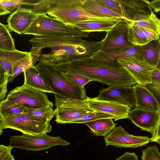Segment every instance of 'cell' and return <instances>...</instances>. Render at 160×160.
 <instances>
[{"instance_id":"6da1fadb","label":"cell","mask_w":160,"mask_h":160,"mask_svg":"<svg viewBox=\"0 0 160 160\" xmlns=\"http://www.w3.org/2000/svg\"><path fill=\"white\" fill-rule=\"evenodd\" d=\"M52 64L61 72L79 73L88 77L93 81L110 87L133 86L136 84L133 78L124 68L107 65L95 61L90 57Z\"/></svg>"},{"instance_id":"7a4b0ae2","label":"cell","mask_w":160,"mask_h":160,"mask_svg":"<svg viewBox=\"0 0 160 160\" xmlns=\"http://www.w3.org/2000/svg\"><path fill=\"white\" fill-rule=\"evenodd\" d=\"M85 0H37L32 8L38 15L48 14L63 23L74 27L75 25L85 21L111 20L118 18L93 15L83 8ZM121 19V18H120Z\"/></svg>"},{"instance_id":"3957f363","label":"cell","mask_w":160,"mask_h":160,"mask_svg":"<svg viewBox=\"0 0 160 160\" xmlns=\"http://www.w3.org/2000/svg\"><path fill=\"white\" fill-rule=\"evenodd\" d=\"M35 67L51 87L54 94L80 100H85L88 97L84 88H80L71 82L50 62L41 58Z\"/></svg>"},{"instance_id":"277c9868","label":"cell","mask_w":160,"mask_h":160,"mask_svg":"<svg viewBox=\"0 0 160 160\" xmlns=\"http://www.w3.org/2000/svg\"><path fill=\"white\" fill-rule=\"evenodd\" d=\"M38 15L24 34L48 38L89 37L88 33L82 32L75 27L67 25L46 14Z\"/></svg>"},{"instance_id":"5b68a950","label":"cell","mask_w":160,"mask_h":160,"mask_svg":"<svg viewBox=\"0 0 160 160\" xmlns=\"http://www.w3.org/2000/svg\"><path fill=\"white\" fill-rule=\"evenodd\" d=\"M102 40L98 42L82 38L74 43L52 48L48 54L41 55V58L52 64L62 63L73 59L91 57L100 49Z\"/></svg>"},{"instance_id":"8992f818","label":"cell","mask_w":160,"mask_h":160,"mask_svg":"<svg viewBox=\"0 0 160 160\" xmlns=\"http://www.w3.org/2000/svg\"><path fill=\"white\" fill-rule=\"evenodd\" d=\"M50 122H46L28 112L0 115V135L3 130L10 128L32 135L46 134L51 131Z\"/></svg>"},{"instance_id":"52a82bcc","label":"cell","mask_w":160,"mask_h":160,"mask_svg":"<svg viewBox=\"0 0 160 160\" xmlns=\"http://www.w3.org/2000/svg\"><path fill=\"white\" fill-rule=\"evenodd\" d=\"M55 121L61 124L74 123L83 115L95 112L86 99L67 98L54 94Z\"/></svg>"},{"instance_id":"ba28073f","label":"cell","mask_w":160,"mask_h":160,"mask_svg":"<svg viewBox=\"0 0 160 160\" xmlns=\"http://www.w3.org/2000/svg\"><path fill=\"white\" fill-rule=\"evenodd\" d=\"M70 143L61 137H52L46 134L32 135L23 133L21 135L11 136L9 145L21 150L32 151L47 150L53 146H65Z\"/></svg>"},{"instance_id":"9c48e42d","label":"cell","mask_w":160,"mask_h":160,"mask_svg":"<svg viewBox=\"0 0 160 160\" xmlns=\"http://www.w3.org/2000/svg\"><path fill=\"white\" fill-rule=\"evenodd\" d=\"M6 99L32 108L53 107L45 92L29 87L24 84L9 92Z\"/></svg>"},{"instance_id":"30bf717a","label":"cell","mask_w":160,"mask_h":160,"mask_svg":"<svg viewBox=\"0 0 160 160\" xmlns=\"http://www.w3.org/2000/svg\"><path fill=\"white\" fill-rule=\"evenodd\" d=\"M128 39V25L123 20L107 32L99 51L110 52L133 46Z\"/></svg>"},{"instance_id":"8fae6325","label":"cell","mask_w":160,"mask_h":160,"mask_svg":"<svg viewBox=\"0 0 160 160\" xmlns=\"http://www.w3.org/2000/svg\"><path fill=\"white\" fill-rule=\"evenodd\" d=\"M150 139L147 136L130 134L121 126L115 127L104 138L107 146L132 148L146 145L150 142Z\"/></svg>"},{"instance_id":"7c38bea8","label":"cell","mask_w":160,"mask_h":160,"mask_svg":"<svg viewBox=\"0 0 160 160\" xmlns=\"http://www.w3.org/2000/svg\"><path fill=\"white\" fill-rule=\"evenodd\" d=\"M90 57L97 62L117 68H121L117 60L119 58L144 61L142 46L137 45H133L127 48L110 52H102L98 51Z\"/></svg>"},{"instance_id":"4fadbf2b","label":"cell","mask_w":160,"mask_h":160,"mask_svg":"<svg viewBox=\"0 0 160 160\" xmlns=\"http://www.w3.org/2000/svg\"><path fill=\"white\" fill-rule=\"evenodd\" d=\"M117 60L120 67L125 69L136 83L146 86L152 82V73L155 67L145 61L126 58H119Z\"/></svg>"},{"instance_id":"5bb4252c","label":"cell","mask_w":160,"mask_h":160,"mask_svg":"<svg viewBox=\"0 0 160 160\" xmlns=\"http://www.w3.org/2000/svg\"><path fill=\"white\" fill-rule=\"evenodd\" d=\"M97 99L117 102L136 108L134 89L133 86L110 87L99 91Z\"/></svg>"},{"instance_id":"9a60e30c","label":"cell","mask_w":160,"mask_h":160,"mask_svg":"<svg viewBox=\"0 0 160 160\" xmlns=\"http://www.w3.org/2000/svg\"><path fill=\"white\" fill-rule=\"evenodd\" d=\"M38 15L32 8L19 7L8 16L7 26L10 31L24 34Z\"/></svg>"},{"instance_id":"2e32d148","label":"cell","mask_w":160,"mask_h":160,"mask_svg":"<svg viewBox=\"0 0 160 160\" xmlns=\"http://www.w3.org/2000/svg\"><path fill=\"white\" fill-rule=\"evenodd\" d=\"M89 108L95 112L107 113L114 117V121L128 118L131 108L117 102L99 100L88 97L86 99Z\"/></svg>"},{"instance_id":"e0dca14e","label":"cell","mask_w":160,"mask_h":160,"mask_svg":"<svg viewBox=\"0 0 160 160\" xmlns=\"http://www.w3.org/2000/svg\"><path fill=\"white\" fill-rule=\"evenodd\" d=\"M120 4L123 20L132 21L150 15L152 9L148 0H117Z\"/></svg>"},{"instance_id":"ac0fdd59","label":"cell","mask_w":160,"mask_h":160,"mask_svg":"<svg viewBox=\"0 0 160 160\" xmlns=\"http://www.w3.org/2000/svg\"><path fill=\"white\" fill-rule=\"evenodd\" d=\"M158 112L154 111L131 109L128 118L142 131L153 133L156 124Z\"/></svg>"},{"instance_id":"d6986e66","label":"cell","mask_w":160,"mask_h":160,"mask_svg":"<svg viewBox=\"0 0 160 160\" xmlns=\"http://www.w3.org/2000/svg\"><path fill=\"white\" fill-rule=\"evenodd\" d=\"M133 87L136 108L159 111L160 105L152 93L145 86L136 83Z\"/></svg>"},{"instance_id":"ffe728a7","label":"cell","mask_w":160,"mask_h":160,"mask_svg":"<svg viewBox=\"0 0 160 160\" xmlns=\"http://www.w3.org/2000/svg\"><path fill=\"white\" fill-rule=\"evenodd\" d=\"M29 53L18 50L14 51L0 50V78L8 80L12 74L15 64Z\"/></svg>"},{"instance_id":"44dd1931","label":"cell","mask_w":160,"mask_h":160,"mask_svg":"<svg viewBox=\"0 0 160 160\" xmlns=\"http://www.w3.org/2000/svg\"><path fill=\"white\" fill-rule=\"evenodd\" d=\"M23 72L24 75V84L44 92L53 93L52 89L35 66H30Z\"/></svg>"},{"instance_id":"7402d4cb","label":"cell","mask_w":160,"mask_h":160,"mask_svg":"<svg viewBox=\"0 0 160 160\" xmlns=\"http://www.w3.org/2000/svg\"><path fill=\"white\" fill-rule=\"evenodd\" d=\"M122 19L118 18L111 20L85 21L76 24L74 27L85 33L105 32L111 30Z\"/></svg>"},{"instance_id":"603a6c76","label":"cell","mask_w":160,"mask_h":160,"mask_svg":"<svg viewBox=\"0 0 160 160\" xmlns=\"http://www.w3.org/2000/svg\"><path fill=\"white\" fill-rule=\"evenodd\" d=\"M90 129L93 136L105 137L115 127V124L111 118L100 119L84 123Z\"/></svg>"},{"instance_id":"cb8c5ba5","label":"cell","mask_w":160,"mask_h":160,"mask_svg":"<svg viewBox=\"0 0 160 160\" xmlns=\"http://www.w3.org/2000/svg\"><path fill=\"white\" fill-rule=\"evenodd\" d=\"M142 46L144 61L156 68L160 56V38L150 41Z\"/></svg>"},{"instance_id":"d4e9b609","label":"cell","mask_w":160,"mask_h":160,"mask_svg":"<svg viewBox=\"0 0 160 160\" xmlns=\"http://www.w3.org/2000/svg\"><path fill=\"white\" fill-rule=\"evenodd\" d=\"M83 8L87 12L95 16L124 19L119 14L93 2L92 0H85Z\"/></svg>"},{"instance_id":"484cf974","label":"cell","mask_w":160,"mask_h":160,"mask_svg":"<svg viewBox=\"0 0 160 160\" xmlns=\"http://www.w3.org/2000/svg\"><path fill=\"white\" fill-rule=\"evenodd\" d=\"M123 20L128 25V39L130 43L134 45L143 46L149 42L138 25L129 21Z\"/></svg>"},{"instance_id":"4316f807","label":"cell","mask_w":160,"mask_h":160,"mask_svg":"<svg viewBox=\"0 0 160 160\" xmlns=\"http://www.w3.org/2000/svg\"><path fill=\"white\" fill-rule=\"evenodd\" d=\"M128 21L151 30L160 36V19L153 12L149 15L143 17L135 21Z\"/></svg>"},{"instance_id":"83f0119b","label":"cell","mask_w":160,"mask_h":160,"mask_svg":"<svg viewBox=\"0 0 160 160\" xmlns=\"http://www.w3.org/2000/svg\"><path fill=\"white\" fill-rule=\"evenodd\" d=\"M15 48L14 40L8 27L1 22L0 23V50L14 51Z\"/></svg>"},{"instance_id":"f1b7e54d","label":"cell","mask_w":160,"mask_h":160,"mask_svg":"<svg viewBox=\"0 0 160 160\" xmlns=\"http://www.w3.org/2000/svg\"><path fill=\"white\" fill-rule=\"evenodd\" d=\"M52 106L32 108L24 106V112H28L46 122H50L55 116V109Z\"/></svg>"},{"instance_id":"f546056e","label":"cell","mask_w":160,"mask_h":160,"mask_svg":"<svg viewBox=\"0 0 160 160\" xmlns=\"http://www.w3.org/2000/svg\"><path fill=\"white\" fill-rule=\"evenodd\" d=\"M32 56L29 52L28 54L17 61L14 64L12 76L8 79V83L12 82L20 73L30 66H35Z\"/></svg>"},{"instance_id":"4dcf8cb0","label":"cell","mask_w":160,"mask_h":160,"mask_svg":"<svg viewBox=\"0 0 160 160\" xmlns=\"http://www.w3.org/2000/svg\"><path fill=\"white\" fill-rule=\"evenodd\" d=\"M24 106L7 99L0 102V115L15 114L24 112Z\"/></svg>"},{"instance_id":"1f68e13d","label":"cell","mask_w":160,"mask_h":160,"mask_svg":"<svg viewBox=\"0 0 160 160\" xmlns=\"http://www.w3.org/2000/svg\"><path fill=\"white\" fill-rule=\"evenodd\" d=\"M30 1L24 0H0V15L11 13L14 9L22 5L31 6Z\"/></svg>"},{"instance_id":"d6a6232c","label":"cell","mask_w":160,"mask_h":160,"mask_svg":"<svg viewBox=\"0 0 160 160\" xmlns=\"http://www.w3.org/2000/svg\"><path fill=\"white\" fill-rule=\"evenodd\" d=\"M160 105V69L156 68L152 73V82L146 86Z\"/></svg>"},{"instance_id":"836d02e7","label":"cell","mask_w":160,"mask_h":160,"mask_svg":"<svg viewBox=\"0 0 160 160\" xmlns=\"http://www.w3.org/2000/svg\"><path fill=\"white\" fill-rule=\"evenodd\" d=\"M61 73L71 82L81 88H84V86L86 84L93 81L88 77L79 73L69 72Z\"/></svg>"},{"instance_id":"e575fe53","label":"cell","mask_w":160,"mask_h":160,"mask_svg":"<svg viewBox=\"0 0 160 160\" xmlns=\"http://www.w3.org/2000/svg\"><path fill=\"white\" fill-rule=\"evenodd\" d=\"M111 118L114 119V117L110 114L104 112H95L83 115L79 119L75 121L74 123H85L100 119Z\"/></svg>"},{"instance_id":"d590c367","label":"cell","mask_w":160,"mask_h":160,"mask_svg":"<svg viewBox=\"0 0 160 160\" xmlns=\"http://www.w3.org/2000/svg\"><path fill=\"white\" fill-rule=\"evenodd\" d=\"M142 160H160V153L156 144L148 146L142 151Z\"/></svg>"},{"instance_id":"8d00e7d4","label":"cell","mask_w":160,"mask_h":160,"mask_svg":"<svg viewBox=\"0 0 160 160\" xmlns=\"http://www.w3.org/2000/svg\"><path fill=\"white\" fill-rule=\"evenodd\" d=\"M92 1L97 4L105 7L119 14L123 17L122 10L121 5L117 0H92Z\"/></svg>"},{"instance_id":"74e56055","label":"cell","mask_w":160,"mask_h":160,"mask_svg":"<svg viewBox=\"0 0 160 160\" xmlns=\"http://www.w3.org/2000/svg\"><path fill=\"white\" fill-rule=\"evenodd\" d=\"M13 148L10 145H0V160H15L13 156L11 154Z\"/></svg>"},{"instance_id":"f35d334b","label":"cell","mask_w":160,"mask_h":160,"mask_svg":"<svg viewBox=\"0 0 160 160\" xmlns=\"http://www.w3.org/2000/svg\"><path fill=\"white\" fill-rule=\"evenodd\" d=\"M158 112V120L154 131L152 134L150 142H156L158 140L160 139V108Z\"/></svg>"},{"instance_id":"ab89813d","label":"cell","mask_w":160,"mask_h":160,"mask_svg":"<svg viewBox=\"0 0 160 160\" xmlns=\"http://www.w3.org/2000/svg\"><path fill=\"white\" fill-rule=\"evenodd\" d=\"M138 26L146 37L149 42L159 39L160 36L154 32L149 29Z\"/></svg>"},{"instance_id":"60d3db41","label":"cell","mask_w":160,"mask_h":160,"mask_svg":"<svg viewBox=\"0 0 160 160\" xmlns=\"http://www.w3.org/2000/svg\"><path fill=\"white\" fill-rule=\"evenodd\" d=\"M116 160H139L138 156L134 152H127Z\"/></svg>"},{"instance_id":"b9f144b4","label":"cell","mask_w":160,"mask_h":160,"mask_svg":"<svg viewBox=\"0 0 160 160\" xmlns=\"http://www.w3.org/2000/svg\"><path fill=\"white\" fill-rule=\"evenodd\" d=\"M156 68L160 69V56L158 64Z\"/></svg>"},{"instance_id":"7bdbcfd3","label":"cell","mask_w":160,"mask_h":160,"mask_svg":"<svg viewBox=\"0 0 160 160\" xmlns=\"http://www.w3.org/2000/svg\"><path fill=\"white\" fill-rule=\"evenodd\" d=\"M156 142H158L160 146V139L158 140Z\"/></svg>"}]
</instances>
